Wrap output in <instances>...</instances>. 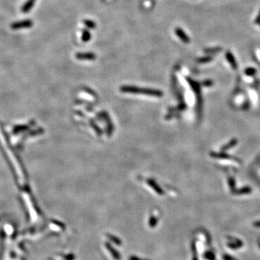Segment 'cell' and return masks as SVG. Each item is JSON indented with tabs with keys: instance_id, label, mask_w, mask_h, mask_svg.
I'll return each instance as SVG.
<instances>
[{
	"instance_id": "obj_19",
	"label": "cell",
	"mask_w": 260,
	"mask_h": 260,
	"mask_svg": "<svg viewBox=\"0 0 260 260\" xmlns=\"http://www.w3.org/2000/svg\"><path fill=\"white\" fill-rule=\"evenodd\" d=\"M253 225H254V227H256V228H260V220L254 222L253 223Z\"/></svg>"
},
{
	"instance_id": "obj_7",
	"label": "cell",
	"mask_w": 260,
	"mask_h": 260,
	"mask_svg": "<svg viewBox=\"0 0 260 260\" xmlns=\"http://www.w3.org/2000/svg\"><path fill=\"white\" fill-rule=\"evenodd\" d=\"M106 236H107V238H109L111 241H112L113 243H115V244L118 245V246H120V245L122 244V241L119 239V238H117V236H113L111 235V234H107Z\"/></svg>"
},
{
	"instance_id": "obj_11",
	"label": "cell",
	"mask_w": 260,
	"mask_h": 260,
	"mask_svg": "<svg viewBox=\"0 0 260 260\" xmlns=\"http://www.w3.org/2000/svg\"><path fill=\"white\" fill-rule=\"evenodd\" d=\"M157 223H158L157 218L153 217V216H152V217L150 218V220H149V226L151 228L156 227V225H157Z\"/></svg>"
},
{
	"instance_id": "obj_17",
	"label": "cell",
	"mask_w": 260,
	"mask_h": 260,
	"mask_svg": "<svg viewBox=\"0 0 260 260\" xmlns=\"http://www.w3.org/2000/svg\"><path fill=\"white\" fill-rule=\"evenodd\" d=\"M90 38V33L88 31L84 32L83 36H82V39L84 41H88V39Z\"/></svg>"
},
{
	"instance_id": "obj_15",
	"label": "cell",
	"mask_w": 260,
	"mask_h": 260,
	"mask_svg": "<svg viewBox=\"0 0 260 260\" xmlns=\"http://www.w3.org/2000/svg\"><path fill=\"white\" fill-rule=\"evenodd\" d=\"M85 25H86L87 27H90V28H93V27H95V26H96L94 22H93V21H90V20H85Z\"/></svg>"
},
{
	"instance_id": "obj_2",
	"label": "cell",
	"mask_w": 260,
	"mask_h": 260,
	"mask_svg": "<svg viewBox=\"0 0 260 260\" xmlns=\"http://www.w3.org/2000/svg\"><path fill=\"white\" fill-rule=\"evenodd\" d=\"M230 238V241L228 242L227 246L231 249H238L243 246V243L238 238Z\"/></svg>"
},
{
	"instance_id": "obj_3",
	"label": "cell",
	"mask_w": 260,
	"mask_h": 260,
	"mask_svg": "<svg viewBox=\"0 0 260 260\" xmlns=\"http://www.w3.org/2000/svg\"><path fill=\"white\" fill-rule=\"evenodd\" d=\"M33 25V22L30 20H24V21H20V22H15V23L12 24V27L14 30L19 28H22V27H28L32 26Z\"/></svg>"
},
{
	"instance_id": "obj_18",
	"label": "cell",
	"mask_w": 260,
	"mask_h": 260,
	"mask_svg": "<svg viewBox=\"0 0 260 260\" xmlns=\"http://www.w3.org/2000/svg\"><path fill=\"white\" fill-rule=\"evenodd\" d=\"M129 260H148V259H141V258L138 257V256H130V259Z\"/></svg>"
},
{
	"instance_id": "obj_14",
	"label": "cell",
	"mask_w": 260,
	"mask_h": 260,
	"mask_svg": "<svg viewBox=\"0 0 260 260\" xmlns=\"http://www.w3.org/2000/svg\"><path fill=\"white\" fill-rule=\"evenodd\" d=\"M205 258L207 260H215V254L211 251H207L205 254Z\"/></svg>"
},
{
	"instance_id": "obj_10",
	"label": "cell",
	"mask_w": 260,
	"mask_h": 260,
	"mask_svg": "<svg viewBox=\"0 0 260 260\" xmlns=\"http://www.w3.org/2000/svg\"><path fill=\"white\" fill-rule=\"evenodd\" d=\"M35 0H28V1L25 4L24 7L22 8V11H24V12H27V11L30 10L31 9V7H33V3Z\"/></svg>"
},
{
	"instance_id": "obj_21",
	"label": "cell",
	"mask_w": 260,
	"mask_h": 260,
	"mask_svg": "<svg viewBox=\"0 0 260 260\" xmlns=\"http://www.w3.org/2000/svg\"><path fill=\"white\" fill-rule=\"evenodd\" d=\"M259 247H260V243H259Z\"/></svg>"
},
{
	"instance_id": "obj_5",
	"label": "cell",
	"mask_w": 260,
	"mask_h": 260,
	"mask_svg": "<svg viewBox=\"0 0 260 260\" xmlns=\"http://www.w3.org/2000/svg\"><path fill=\"white\" fill-rule=\"evenodd\" d=\"M176 33L177 36H178L179 38L184 42V43H188L190 42L189 38L187 36V35L184 32L181 28H176Z\"/></svg>"
},
{
	"instance_id": "obj_9",
	"label": "cell",
	"mask_w": 260,
	"mask_h": 260,
	"mask_svg": "<svg viewBox=\"0 0 260 260\" xmlns=\"http://www.w3.org/2000/svg\"><path fill=\"white\" fill-rule=\"evenodd\" d=\"M222 49L223 48L220 47H216L213 48H206V49H205V52L207 53V54H217V53L222 51Z\"/></svg>"
},
{
	"instance_id": "obj_4",
	"label": "cell",
	"mask_w": 260,
	"mask_h": 260,
	"mask_svg": "<svg viewBox=\"0 0 260 260\" xmlns=\"http://www.w3.org/2000/svg\"><path fill=\"white\" fill-rule=\"evenodd\" d=\"M225 56H226V59H227L228 62L230 63V66H231V67H233L234 69H236L237 67H238V64H237V62H236V61L235 57H234L233 54H232L230 51H228L225 54Z\"/></svg>"
},
{
	"instance_id": "obj_6",
	"label": "cell",
	"mask_w": 260,
	"mask_h": 260,
	"mask_svg": "<svg viewBox=\"0 0 260 260\" xmlns=\"http://www.w3.org/2000/svg\"><path fill=\"white\" fill-rule=\"evenodd\" d=\"M78 59H87V60H93L96 58V55L92 53H80L76 55Z\"/></svg>"
},
{
	"instance_id": "obj_12",
	"label": "cell",
	"mask_w": 260,
	"mask_h": 260,
	"mask_svg": "<svg viewBox=\"0 0 260 260\" xmlns=\"http://www.w3.org/2000/svg\"><path fill=\"white\" fill-rule=\"evenodd\" d=\"M256 69L254 68H246L245 70V74L247 76H253L256 74Z\"/></svg>"
},
{
	"instance_id": "obj_8",
	"label": "cell",
	"mask_w": 260,
	"mask_h": 260,
	"mask_svg": "<svg viewBox=\"0 0 260 260\" xmlns=\"http://www.w3.org/2000/svg\"><path fill=\"white\" fill-rule=\"evenodd\" d=\"M192 251L193 254V257H192V260H199L198 256H197V246L196 243L194 241L192 243Z\"/></svg>"
},
{
	"instance_id": "obj_13",
	"label": "cell",
	"mask_w": 260,
	"mask_h": 260,
	"mask_svg": "<svg viewBox=\"0 0 260 260\" xmlns=\"http://www.w3.org/2000/svg\"><path fill=\"white\" fill-rule=\"evenodd\" d=\"M212 60V56H206V57L203 58H200L198 59V62L200 63H205V62H209L210 61Z\"/></svg>"
},
{
	"instance_id": "obj_16",
	"label": "cell",
	"mask_w": 260,
	"mask_h": 260,
	"mask_svg": "<svg viewBox=\"0 0 260 260\" xmlns=\"http://www.w3.org/2000/svg\"><path fill=\"white\" fill-rule=\"evenodd\" d=\"M223 260H238L236 259V258L233 257V256H230V255L226 254L223 255Z\"/></svg>"
},
{
	"instance_id": "obj_1",
	"label": "cell",
	"mask_w": 260,
	"mask_h": 260,
	"mask_svg": "<svg viewBox=\"0 0 260 260\" xmlns=\"http://www.w3.org/2000/svg\"><path fill=\"white\" fill-rule=\"evenodd\" d=\"M105 246H106V249L108 250V251L111 254V255L112 256V257L116 260H119L121 259V255L119 254V251L117 250H116L114 247L112 246V245L109 242H106L105 243Z\"/></svg>"
},
{
	"instance_id": "obj_20",
	"label": "cell",
	"mask_w": 260,
	"mask_h": 260,
	"mask_svg": "<svg viewBox=\"0 0 260 260\" xmlns=\"http://www.w3.org/2000/svg\"><path fill=\"white\" fill-rule=\"evenodd\" d=\"M255 23L256 24H260V12L259 14H258L257 17H256V20H255Z\"/></svg>"
}]
</instances>
